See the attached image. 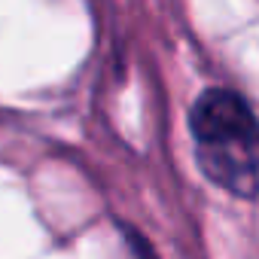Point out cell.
<instances>
[{
    "label": "cell",
    "instance_id": "1",
    "mask_svg": "<svg viewBox=\"0 0 259 259\" xmlns=\"http://www.w3.org/2000/svg\"><path fill=\"white\" fill-rule=\"evenodd\" d=\"M198 171L223 192L259 198V119L253 107L226 85L204 89L186 116Z\"/></svg>",
    "mask_w": 259,
    "mask_h": 259
},
{
    "label": "cell",
    "instance_id": "2",
    "mask_svg": "<svg viewBox=\"0 0 259 259\" xmlns=\"http://www.w3.org/2000/svg\"><path fill=\"white\" fill-rule=\"evenodd\" d=\"M125 241H128V247H132L135 259H156V253H153L150 241H147L138 229H125Z\"/></svg>",
    "mask_w": 259,
    "mask_h": 259
}]
</instances>
